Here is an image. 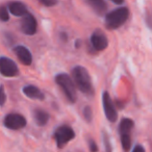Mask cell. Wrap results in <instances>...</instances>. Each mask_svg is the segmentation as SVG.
Returning <instances> with one entry per match:
<instances>
[{"mask_svg":"<svg viewBox=\"0 0 152 152\" xmlns=\"http://www.w3.org/2000/svg\"><path fill=\"white\" fill-rule=\"evenodd\" d=\"M102 102H103V108L104 113H105L106 118L110 122H116L118 119V114H117L116 107H115L114 103H113L112 99H110V95L107 92H104L103 96H102Z\"/></svg>","mask_w":152,"mask_h":152,"instance_id":"obj_7","label":"cell"},{"mask_svg":"<svg viewBox=\"0 0 152 152\" xmlns=\"http://www.w3.org/2000/svg\"><path fill=\"white\" fill-rule=\"evenodd\" d=\"M133 125H134V123H133L132 120L124 118L121 121L120 126H119L120 134H122V133H130V131L132 130V128H133Z\"/></svg>","mask_w":152,"mask_h":152,"instance_id":"obj_15","label":"cell"},{"mask_svg":"<svg viewBox=\"0 0 152 152\" xmlns=\"http://www.w3.org/2000/svg\"><path fill=\"white\" fill-rule=\"evenodd\" d=\"M37 20L31 14L26 13L25 15L23 16V19H22L21 22V29L22 31L25 34H28V36H32L37 32Z\"/></svg>","mask_w":152,"mask_h":152,"instance_id":"obj_8","label":"cell"},{"mask_svg":"<svg viewBox=\"0 0 152 152\" xmlns=\"http://www.w3.org/2000/svg\"><path fill=\"white\" fill-rule=\"evenodd\" d=\"M144 148L142 147V146H137V147H134V149H133V151L134 152H137V151H141V152H143L144 151Z\"/></svg>","mask_w":152,"mask_h":152,"instance_id":"obj_22","label":"cell"},{"mask_svg":"<svg viewBox=\"0 0 152 152\" xmlns=\"http://www.w3.org/2000/svg\"><path fill=\"white\" fill-rule=\"evenodd\" d=\"M55 81L63 89L64 93L66 94L68 100L70 102H72V103H74L76 101V87L73 79L68 74L61 73L58 74L55 77Z\"/></svg>","mask_w":152,"mask_h":152,"instance_id":"obj_3","label":"cell"},{"mask_svg":"<svg viewBox=\"0 0 152 152\" xmlns=\"http://www.w3.org/2000/svg\"><path fill=\"white\" fill-rule=\"evenodd\" d=\"M0 20L3 22H7L10 20L9 11H7V7H4V5L0 7Z\"/></svg>","mask_w":152,"mask_h":152,"instance_id":"obj_17","label":"cell"},{"mask_svg":"<svg viewBox=\"0 0 152 152\" xmlns=\"http://www.w3.org/2000/svg\"><path fill=\"white\" fill-rule=\"evenodd\" d=\"M73 77L75 86L80 90L83 93L91 95L93 94V87H92V80L90 77L89 72L87 69L81 66H77L73 69Z\"/></svg>","mask_w":152,"mask_h":152,"instance_id":"obj_1","label":"cell"},{"mask_svg":"<svg viewBox=\"0 0 152 152\" xmlns=\"http://www.w3.org/2000/svg\"><path fill=\"white\" fill-rule=\"evenodd\" d=\"M90 150H91V151H93V152H95V151H97V150H98L97 145H96V143L94 141H90Z\"/></svg>","mask_w":152,"mask_h":152,"instance_id":"obj_21","label":"cell"},{"mask_svg":"<svg viewBox=\"0 0 152 152\" xmlns=\"http://www.w3.org/2000/svg\"><path fill=\"white\" fill-rule=\"evenodd\" d=\"M121 143H122V147L124 150H129L131 145V137L130 133H122L121 134Z\"/></svg>","mask_w":152,"mask_h":152,"instance_id":"obj_16","label":"cell"},{"mask_svg":"<svg viewBox=\"0 0 152 152\" xmlns=\"http://www.w3.org/2000/svg\"><path fill=\"white\" fill-rule=\"evenodd\" d=\"M34 120H36L37 124L40 125V126H44L47 124L49 120V114L42 110H37L34 112Z\"/></svg>","mask_w":152,"mask_h":152,"instance_id":"obj_14","label":"cell"},{"mask_svg":"<svg viewBox=\"0 0 152 152\" xmlns=\"http://www.w3.org/2000/svg\"><path fill=\"white\" fill-rule=\"evenodd\" d=\"M7 100V95H5L4 88L3 86H0V105H3Z\"/></svg>","mask_w":152,"mask_h":152,"instance_id":"obj_19","label":"cell"},{"mask_svg":"<svg viewBox=\"0 0 152 152\" xmlns=\"http://www.w3.org/2000/svg\"><path fill=\"white\" fill-rule=\"evenodd\" d=\"M14 51H15L16 55L17 57L20 59L23 65H26V66H29L32 61V56H31V53L29 52L26 47L24 46H16L14 48Z\"/></svg>","mask_w":152,"mask_h":152,"instance_id":"obj_10","label":"cell"},{"mask_svg":"<svg viewBox=\"0 0 152 152\" xmlns=\"http://www.w3.org/2000/svg\"><path fill=\"white\" fill-rule=\"evenodd\" d=\"M112 1L116 3V4H122L124 2V0H112Z\"/></svg>","mask_w":152,"mask_h":152,"instance_id":"obj_23","label":"cell"},{"mask_svg":"<svg viewBox=\"0 0 152 152\" xmlns=\"http://www.w3.org/2000/svg\"><path fill=\"white\" fill-rule=\"evenodd\" d=\"M40 1L45 7H53L57 3V0H40Z\"/></svg>","mask_w":152,"mask_h":152,"instance_id":"obj_20","label":"cell"},{"mask_svg":"<svg viewBox=\"0 0 152 152\" xmlns=\"http://www.w3.org/2000/svg\"><path fill=\"white\" fill-rule=\"evenodd\" d=\"M19 73L18 66L9 57H0V74L7 77H14Z\"/></svg>","mask_w":152,"mask_h":152,"instance_id":"obj_5","label":"cell"},{"mask_svg":"<svg viewBox=\"0 0 152 152\" xmlns=\"http://www.w3.org/2000/svg\"><path fill=\"white\" fill-rule=\"evenodd\" d=\"M9 12H11L14 16L22 17L27 13V9H26L25 4H23L20 1H14L9 4Z\"/></svg>","mask_w":152,"mask_h":152,"instance_id":"obj_11","label":"cell"},{"mask_svg":"<svg viewBox=\"0 0 152 152\" xmlns=\"http://www.w3.org/2000/svg\"><path fill=\"white\" fill-rule=\"evenodd\" d=\"M91 43L92 46L95 48V50L97 51H101L107 47L108 41L106 36L100 30H96L95 32H93L91 37Z\"/></svg>","mask_w":152,"mask_h":152,"instance_id":"obj_9","label":"cell"},{"mask_svg":"<svg viewBox=\"0 0 152 152\" xmlns=\"http://www.w3.org/2000/svg\"><path fill=\"white\" fill-rule=\"evenodd\" d=\"M88 2L95 10V12H97L100 15L104 14L106 10H107V5L104 2V0H88Z\"/></svg>","mask_w":152,"mask_h":152,"instance_id":"obj_13","label":"cell"},{"mask_svg":"<svg viewBox=\"0 0 152 152\" xmlns=\"http://www.w3.org/2000/svg\"><path fill=\"white\" fill-rule=\"evenodd\" d=\"M26 125V119L20 114H10L4 118V126L12 130H18Z\"/></svg>","mask_w":152,"mask_h":152,"instance_id":"obj_6","label":"cell"},{"mask_svg":"<svg viewBox=\"0 0 152 152\" xmlns=\"http://www.w3.org/2000/svg\"><path fill=\"white\" fill-rule=\"evenodd\" d=\"M83 116H85V119L88 122H91L92 121L93 114H92V108L90 106H86L85 107V110H83Z\"/></svg>","mask_w":152,"mask_h":152,"instance_id":"obj_18","label":"cell"},{"mask_svg":"<svg viewBox=\"0 0 152 152\" xmlns=\"http://www.w3.org/2000/svg\"><path fill=\"white\" fill-rule=\"evenodd\" d=\"M23 93L27 96L28 98H31V99H39L43 100L44 99V94L41 92L40 89H38L34 86H26L23 88Z\"/></svg>","mask_w":152,"mask_h":152,"instance_id":"obj_12","label":"cell"},{"mask_svg":"<svg viewBox=\"0 0 152 152\" xmlns=\"http://www.w3.org/2000/svg\"><path fill=\"white\" fill-rule=\"evenodd\" d=\"M129 16V11L126 7H120L114 12L107 14L105 18V24L108 29H117L126 22Z\"/></svg>","mask_w":152,"mask_h":152,"instance_id":"obj_2","label":"cell"},{"mask_svg":"<svg viewBox=\"0 0 152 152\" xmlns=\"http://www.w3.org/2000/svg\"><path fill=\"white\" fill-rule=\"evenodd\" d=\"M74 137H75L74 130L70 126H67V125L59 126L54 132V139L56 141L58 148H61L63 146H65L68 142L73 140Z\"/></svg>","mask_w":152,"mask_h":152,"instance_id":"obj_4","label":"cell"}]
</instances>
